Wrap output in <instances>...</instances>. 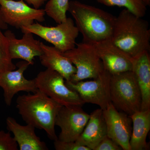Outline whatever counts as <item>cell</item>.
Returning <instances> with one entry per match:
<instances>
[{
	"mask_svg": "<svg viewBox=\"0 0 150 150\" xmlns=\"http://www.w3.org/2000/svg\"><path fill=\"white\" fill-rule=\"evenodd\" d=\"M16 103L18 113L26 124L44 130L52 141L58 139L55 129V120L63 105L38 89L32 93L19 96Z\"/></svg>",
	"mask_w": 150,
	"mask_h": 150,
	"instance_id": "1",
	"label": "cell"
},
{
	"mask_svg": "<svg viewBox=\"0 0 150 150\" xmlns=\"http://www.w3.org/2000/svg\"><path fill=\"white\" fill-rule=\"evenodd\" d=\"M111 40L132 57L150 51V30L148 22L127 9L115 17Z\"/></svg>",
	"mask_w": 150,
	"mask_h": 150,
	"instance_id": "2",
	"label": "cell"
},
{
	"mask_svg": "<svg viewBox=\"0 0 150 150\" xmlns=\"http://www.w3.org/2000/svg\"><path fill=\"white\" fill-rule=\"evenodd\" d=\"M68 11L74 18L83 42L93 43L112 36L115 17L111 14L77 1H69Z\"/></svg>",
	"mask_w": 150,
	"mask_h": 150,
	"instance_id": "3",
	"label": "cell"
},
{
	"mask_svg": "<svg viewBox=\"0 0 150 150\" xmlns=\"http://www.w3.org/2000/svg\"><path fill=\"white\" fill-rule=\"evenodd\" d=\"M110 88L111 102L116 109L129 115L141 110V91L132 71L111 75Z\"/></svg>",
	"mask_w": 150,
	"mask_h": 150,
	"instance_id": "4",
	"label": "cell"
},
{
	"mask_svg": "<svg viewBox=\"0 0 150 150\" xmlns=\"http://www.w3.org/2000/svg\"><path fill=\"white\" fill-rule=\"evenodd\" d=\"M21 29L23 33H30L39 36L63 53L75 47L76 39L79 33L71 18H67L66 21L54 27L43 26L36 22Z\"/></svg>",
	"mask_w": 150,
	"mask_h": 150,
	"instance_id": "5",
	"label": "cell"
},
{
	"mask_svg": "<svg viewBox=\"0 0 150 150\" xmlns=\"http://www.w3.org/2000/svg\"><path fill=\"white\" fill-rule=\"evenodd\" d=\"M63 54L76 69L70 81L76 83L86 79H94L104 70L101 60L92 43L83 42Z\"/></svg>",
	"mask_w": 150,
	"mask_h": 150,
	"instance_id": "6",
	"label": "cell"
},
{
	"mask_svg": "<svg viewBox=\"0 0 150 150\" xmlns=\"http://www.w3.org/2000/svg\"><path fill=\"white\" fill-rule=\"evenodd\" d=\"M34 79L38 90L63 106H82L85 103L76 91L67 86L64 78L56 71L47 69Z\"/></svg>",
	"mask_w": 150,
	"mask_h": 150,
	"instance_id": "7",
	"label": "cell"
},
{
	"mask_svg": "<svg viewBox=\"0 0 150 150\" xmlns=\"http://www.w3.org/2000/svg\"><path fill=\"white\" fill-rule=\"evenodd\" d=\"M111 74L103 70L98 76L93 80L76 83L65 81L67 86L76 91L85 103L98 105L103 110L111 103L110 96Z\"/></svg>",
	"mask_w": 150,
	"mask_h": 150,
	"instance_id": "8",
	"label": "cell"
},
{
	"mask_svg": "<svg viewBox=\"0 0 150 150\" xmlns=\"http://www.w3.org/2000/svg\"><path fill=\"white\" fill-rule=\"evenodd\" d=\"M0 5L4 21L17 29L33 24L34 21H45L44 9L30 7L23 0H0Z\"/></svg>",
	"mask_w": 150,
	"mask_h": 150,
	"instance_id": "9",
	"label": "cell"
},
{
	"mask_svg": "<svg viewBox=\"0 0 150 150\" xmlns=\"http://www.w3.org/2000/svg\"><path fill=\"white\" fill-rule=\"evenodd\" d=\"M90 115L78 105L62 106L56 115L55 126L61 129L58 139L75 142L82 133Z\"/></svg>",
	"mask_w": 150,
	"mask_h": 150,
	"instance_id": "10",
	"label": "cell"
},
{
	"mask_svg": "<svg viewBox=\"0 0 150 150\" xmlns=\"http://www.w3.org/2000/svg\"><path fill=\"white\" fill-rule=\"evenodd\" d=\"M107 136L123 150H131L130 141L132 134V121L129 115L120 112L112 103L103 110Z\"/></svg>",
	"mask_w": 150,
	"mask_h": 150,
	"instance_id": "11",
	"label": "cell"
},
{
	"mask_svg": "<svg viewBox=\"0 0 150 150\" xmlns=\"http://www.w3.org/2000/svg\"><path fill=\"white\" fill-rule=\"evenodd\" d=\"M105 69L110 74L132 71L133 57L113 43L111 38L92 43Z\"/></svg>",
	"mask_w": 150,
	"mask_h": 150,
	"instance_id": "12",
	"label": "cell"
},
{
	"mask_svg": "<svg viewBox=\"0 0 150 150\" xmlns=\"http://www.w3.org/2000/svg\"><path fill=\"white\" fill-rule=\"evenodd\" d=\"M17 70L8 71L0 74V87L4 91V100L7 106L11 105L14 96L21 91L34 93L37 90L34 79L28 80L24 73L30 64L25 61L17 64Z\"/></svg>",
	"mask_w": 150,
	"mask_h": 150,
	"instance_id": "13",
	"label": "cell"
},
{
	"mask_svg": "<svg viewBox=\"0 0 150 150\" xmlns=\"http://www.w3.org/2000/svg\"><path fill=\"white\" fill-rule=\"evenodd\" d=\"M8 40L9 50L12 59H21L34 64V59L36 56L43 54L41 42L35 39L32 33H23L21 39H17L10 30L4 33Z\"/></svg>",
	"mask_w": 150,
	"mask_h": 150,
	"instance_id": "14",
	"label": "cell"
},
{
	"mask_svg": "<svg viewBox=\"0 0 150 150\" xmlns=\"http://www.w3.org/2000/svg\"><path fill=\"white\" fill-rule=\"evenodd\" d=\"M7 129L13 138L20 150H48L45 142L41 141L35 133V128L30 124L21 125L14 118L9 116L6 119Z\"/></svg>",
	"mask_w": 150,
	"mask_h": 150,
	"instance_id": "15",
	"label": "cell"
},
{
	"mask_svg": "<svg viewBox=\"0 0 150 150\" xmlns=\"http://www.w3.org/2000/svg\"><path fill=\"white\" fill-rule=\"evenodd\" d=\"M149 51H144L133 57L132 71L142 96L141 110L150 109V57Z\"/></svg>",
	"mask_w": 150,
	"mask_h": 150,
	"instance_id": "16",
	"label": "cell"
},
{
	"mask_svg": "<svg viewBox=\"0 0 150 150\" xmlns=\"http://www.w3.org/2000/svg\"><path fill=\"white\" fill-rule=\"evenodd\" d=\"M43 54L39 56L40 63L47 69L56 71L65 80L69 81L76 72L72 63L54 46L45 45L41 42Z\"/></svg>",
	"mask_w": 150,
	"mask_h": 150,
	"instance_id": "17",
	"label": "cell"
},
{
	"mask_svg": "<svg viewBox=\"0 0 150 150\" xmlns=\"http://www.w3.org/2000/svg\"><path fill=\"white\" fill-rule=\"evenodd\" d=\"M107 136V127L103 111L100 108L94 110L90 115L87 123L76 142L93 150Z\"/></svg>",
	"mask_w": 150,
	"mask_h": 150,
	"instance_id": "18",
	"label": "cell"
},
{
	"mask_svg": "<svg viewBox=\"0 0 150 150\" xmlns=\"http://www.w3.org/2000/svg\"><path fill=\"white\" fill-rule=\"evenodd\" d=\"M129 116L133 123L130 141L131 150L149 149L146 138L150 130V109L140 110Z\"/></svg>",
	"mask_w": 150,
	"mask_h": 150,
	"instance_id": "19",
	"label": "cell"
},
{
	"mask_svg": "<svg viewBox=\"0 0 150 150\" xmlns=\"http://www.w3.org/2000/svg\"><path fill=\"white\" fill-rule=\"evenodd\" d=\"M69 0H48L45 6L46 14L59 24L67 19Z\"/></svg>",
	"mask_w": 150,
	"mask_h": 150,
	"instance_id": "20",
	"label": "cell"
},
{
	"mask_svg": "<svg viewBox=\"0 0 150 150\" xmlns=\"http://www.w3.org/2000/svg\"><path fill=\"white\" fill-rule=\"evenodd\" d=\"M98 3L108 6L124 7L137 16L143 18L146 11V6L141 0H96Z\"/></svg>",
	"mask_w": 150,
	"mask_h": 150,
	"instance_id": "21",
	"label": "cell"
},
{
	"mask_svg": "<svg viewBox=\"0 0 150 150\" xmlns=\"http://www.w3.org/2000/svg\"><path fill=\"white\" fill-rule=\"evenodd\" d=\"M12 60L9 50L8 40L0 28V74L16 69V66Z\"/></svg>",
	"mask_w": 150,
	"mask_h": 150,
	"instance_id": "22",
	"label": "cell"
},
{
	"mask_svg": "<svg viewBox=\"0 0 150 150\" xmlns=\"http://www.w3.org/2000/svg\"><path fill=\"white\" fill-rule=\"evenodd\" d=\"M18 145L9 132L0 131V150H18Z\"/></svg>",
	"mask_w": 150,
	"mask_h": 150,
	"instance_id": "23",
	"label": "cell"
},
{
	"mask_svg": "<svg viewBox=\"0 0 150 150\" xmlns=\"http://www.w3.org/2000/svg\"><path fill=\"white\" fill-rule=\"evenodd\" d=\"M54 147L56 150H91L89 148L80 144L76 141L64 142L58 139L54 141Z\"/></svg>",
	"mask_w": 150,
	"mask_h": 150,
	"instance_id": "24",
	"label": "cell"
},
{
	"mask_svg": "<svg viewBox=\"0 0 150 150\" xmlns=\"http://www.w3.org/2000/svg\"><path fill=\"white\" fill-rule=\"evenodd\" d=\"M122 148L108 136L101 140L93 150H122Z\"/></svg>",
	"mask_w": 150,
	"mask_h": 150,
	"instance_id": "25",
	"label": "cell"
},
{
	"mask_svg": "<svg viewBox=\"0 0 150 150\" xmlns=\"http://www.w3.org/2000/svg\"><path fill=\"white\" fill-rule=\"evenodd\" d=\"M26 2L33 6L34 8L39 9L48 0H25Z\"/></svg>",
	"mask_w": 150,
	"mask_h": 150,
	"instance_id": "26",
	"label": "cell"
},
{
	"mask_svg": "<svg viewBox=\"0 0 150 150\" xmlns=\"http://www.w3.org/2000/svg\"><path fill=\"white\" fill-rule=\"evenodd\" d=\"M8 25L6 24L3 20L1 11V5H0V28L1 30L7 29L8 26Z\"/></svg>",
	"mask_w": 150,
	"mask_h": 150,
	"instance_id": "27",
	"label": "cell"
},
{
	"mask_svg": "<svg viewBox=\"0 0 150 150\" xmlns=\"http://www.w3.org/2000/svg\"><path fill=\"white\" fill-rule=\"evenodd\" d=\"M143 3V4L145 5L146 6H150V0H141Z\"/></svg>",
	"mask_w": 150,
	"mask_h": 150,
	"instance_id": "28",
	"label": "cell"
}]
</instances>
